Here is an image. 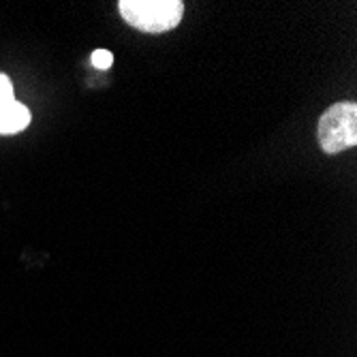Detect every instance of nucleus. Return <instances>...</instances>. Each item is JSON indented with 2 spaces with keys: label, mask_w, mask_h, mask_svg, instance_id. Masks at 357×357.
Here are the masks:
<instances>
[{
  "label": "nucleus",
  "mask_w": 357,
  "mask_h": 357,
  "mask_svg": "<svg viewBox=\"0 0 357 357\" xmlns=\"http://www.w3.org/2000/svg\"><path fill=\"white\" fill-rule=\"evenodd\" d=\"M120 15L144 32H165L180 24L184 5L180 0H122Z\"/></svg>",
  "instance_id": "obj_1"
},
{
  "label": "nucleus",
  "mask_w": 357,
  "mask_h": 357,
  "mask_svg": "<svg viewBox=\"0 0 357 357\" xmlns=\"http://www.w3.org/2000/svg\"><path fill=\"white\" fill-rule=\"evenodd\" d=\"M319 144L328 154H338L357 144V105L340 101L332 105L319 120Z\"/></svg>",
  "instance_id": "obj_2"
},
{
  "label": "nucleus",
  "mask_w": 357,
  "mask_h": 357,
  "mask_svg": "<svg viewBox=\"0 0 357 357\" xmlns=\"http://www.w3.org/2000/svg\"><path fill=\"white\" fill-rule=\"evenodd\" d=\"M28 122H30V112L26 109V105H22L20 101H13L11 105H7L0 112V133L3 135L20 133L28 126Z\"/></svg>",
  "instance_id": "obj_3"
},
{
  "label": "nucleus",
  "mask_w": 357,
  "mask_h": 357,
  "mask_svg": "<svg viewBox=\"0 0 357 357\" xmlns=\"http://www.w3.org/2000/svg\"><path fill=\"white\" fill-rule=\"evenodd\" d=\"M15 101V96H13V86L9 82L7 75L0 73V112H3L7 105H11Z\"/></svg>",
  "instance_id": "obj_4"
},
{
  "label": "nucleus",
  "mask_w": 357,
  "mask_h": 357,
  "mask_svg": "<svg viewBox=\"0 0 357 357\" xmlns=\"http://www.w3.org/2000/svg\"><path fill=\"white\" fill-rule=\"evenodd\" d=\"M112 62H114L112 52H107V50H96V52H92V67L105 71V69L112 67Z\"/></svg>",
  "instance_id": "obj_5"
}]
</instances>
